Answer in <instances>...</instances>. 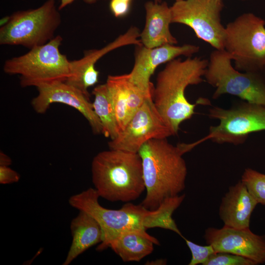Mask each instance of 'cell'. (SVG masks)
<instances>
[{"label":"cell","instance_id":"6da1fadb","mask_svg":"<svg viewBox=\"0 0 265 265\" xmlns=\"http://www.w3.org/2000/svg\"><path fill=\"white\" fill-rule=\"evenodd\" d=\"M185 196L183 194L167 198L155 210L129 202L119 210H111L102 207L99 203L100 196L96 190L89 188L71 196L69 203L72 207L86 212L98 223L102 231V241L97 250L102 251L109 247L118 236L127 231H146L149 228H160L183 237L172 214Z\"/></svg>","mask_w":265,"mask_h":265},{"label":"cell","instance_id":"7a4b0ae2","mask_svg":"<svg viewBox=\"0 0 265 265\" xmlns=\"http://www.w3.org/2000/svg\"><path fill=\"white\" fill-rule=\"evenodd\" d=\"M208 62L209 60L199 57L176 58L167 63L157 76L153 102L173 135L178 133L183 122L192 117L197 105L210 104L202 98L192 104L185 96L187 86L205 81L203 77Z\"/></svg>","mask_w":265,"mask_h":265},{"label":"cell","instance_id":"3957f363","mask_svg":"<svg viewBox=\"0 0 265 265\" xmlns=\"http://www.w3.org/2000/svg\"><path fill=\"white\" fill-rule=\"evenodd\" d=\"M138 153L146 190L141 204L148 210H155L165 199L185 189L186 165L178 145H172L166 138L148 140Z\"/></svg>","mask_w":265,"mask_h":265},{"label":"cell","instance_id":"277c9868","mask_svg":"<svg viewBox=\"0 0 265 265\" xmlns=\"http://www.w3.org/2000/svg\"><path fill=\"white\" fill-rule=\"evenodd\" d=\"M91 173L100 197L111 202L135 200L145 189L138 153L110 149L100 152L93 159Z\"/></svg>","mask_w":265,"mask_h":265},{"label":"cell","instance_id":"5b68a950","mask_svg":"<svg viewBox=\"0 0 265 265\" xmlns=\"http://www.w3.org/2000/svg\"><path fill=\"white\" fill-rule=\"evenodd\" d=\"M62 37L55 36L46 44L34 47L24 54L6 60L3 71L20 76L22 87L65 81L71 74V62L61 53Z\"/></svg>","mask_w":265,"mask_h":265},{"label":"cell","instance_id":"8992f818","mask_svg":"<svg viewBox=\"0 0 265 265\" xmlns=\"http://www.w3.org/2000/svg\"><path fill=\"white\" fill-rule=\"evenodd\" d=\"M61 23L55 0H48L37 8L17 11L8 16L0 28V44L29 50L43 45L55 37Z\"/></svg>","mask_w":265,"mask_h":265},{"label":"cell","instance_id":"52a82bcc","mask_svg":"<svg viewBox=\"0 0 265 265\" xmlns=\"http://www.w3.org/2000/svg\"><path fill=\"white\" fill-rule=\"evenodd\" d=\"M225 50H214L210 54L205 80L215 88L212 98L224 94L265 106V76L262 72H241L234 67Z\"/></svg>","mask_w":265,"mask_h":265},{"label":"cell","instance_id":"ba28073f","mask_svg":"<svg viewBox=\"0 0 265 265\" xmlns=\"http://www.w3.org/2000/svg\"><path fill=\"white\" fill-rule=\"evenodd\" d=\"M225 50L241 72H262L265 66V20L245 13L225 26Z\"/></svg>","mask_w":265,"mask_h":265},{"label":"cell","instance_id":"9c48e42d","mask_svg":"<svg viewBox=\"0 0 265 265\" xmlns=\"http://www.w3.org/2000/svg\"><path fill=\"white\" fill-rule=\"evenodd\" d=\"M208 116L218 120L219 124L210 127L208 135L201 139L187 144L190 151L207 140L222 144H243L249 134L265 130V106L243 101L227 109L213 106Z\"/></svg>","mask_w":265,"mask_h":265},{"label":"cell","instance_id":"30bf717a","mask_svg":"<svg viewBox=\"0 0 265 265\" xmlns=\"http://www.w3.org/2000/svg\"><path fill=\"white\" fill-rule=\"evenodd\" d=\"M222 0H182L170 6L172 23L186 25L197 37L215 50L224 48L225 26L221 23Z\"/></svg>","mask_w":265,"mask_h":265},{"label":"cell","instance_id":"8fae6325","mask_svg":"<svg viewBox=\"0 0 265 265\" xmlns=\"http://www.w3.org/2000/svg\"><path fill=\"white\" fill-rule=\"evenodd\" d=\"M173 135L156 107L153 96L146 98L124 129L108 143L110 149L138 153L141 146L152 139Z\"/></svg>","mask_w":265,"mask_h":265},{"label":"cell","instance_id":"7c38bea8","mask_svg":"<svg viewBox=\"0 0 265 265\" xmlns=\"http://www.w3.org/2000/svg\"><path fill=\"white\" fill-rule=\"evenodd\" d=\"M204 238L216 253L226 252L244 257L257 265L265 263V236L254 234L250 228L235 229L223 226L209 227Z\"/></svg>","mask_w":265,"mask_h":265},{"label":"cell","instance_id":"4fadbf2b","mask_svg":"<svg viewBox=\"0 0 265 265\" xmlns=\"http://www.w3.org/2000/svg\"><path fill=\"white\" fill-rule=\"evenodd\" d=\"M133 67L129 73L131 80L142 90L153 93L154 86L150 82V78L156 68L160 64L184 55L188 57L198 53V46L184 44L177 46L166 44L153 48H148L143 45L136 46Z\"/></svg>","mask_w":265,"mask_h":265},{"label":"cell","instance_id":"5bb4252c","mask_svg":"<svg viewBox=\"0 0 265 265\" xmlns=\"http://www.w3.org/2000/svg\"><path fill=\"white\" fill-rule=\"evenodd\" d=\"M38 95L31 101L37 113L46 112L53 103H61L80 112L89 123L95 134L102 133L101 123L95 114L89 98L65 81H58L37 87Z\"/></svg>","mask_w":265,"mask_h":265},{"label":"cell","instance_id":"9a60e30c","mask_svg":"<svg viewBox=\"0 0 265 265\" xmlns=\"http://www.w3.org/2000/svg\"><path fill=\"white\" fill-rule=\"evenodd\" d=\"M140 33L138 28L131 26L104 48L86 51L80 59L70 61L71 74L65 82L89 98L88 88L98 82L99 72L95 67L97 61L107 53L118 48L130 45H141Z\"/></svg>","mask_w":265,"mask_h":265},{"label":"cell","instance_id":"2e32d148","mask_svg":"<svg viewBox=\"0 0 265 265\" xmlns=\"http://www.w3.org/2000/svg\"><path fill=\"white\" fill-rule=\"evenodd\" d=\"M106 84L120 130L122 131L134 114L153 93L142 90L131 80L130 74L109 75Z\"/></svg>","mask_w":265,"mask_h":265},{"label":"cell","instance_id":"e0dca14e","mask_svg":"<svg viewBox=\"0 0 265 265\" xmlns=\"http://www.w3.org/2000/svg\"><path fill=\"white\" fill-rule=\"evenodd\" d=\"M258 203L240 181L231 186L222 197L219 215L224 226L249 228L252 213Z\"/></svg>","mask_w":265,"mask_h":265},{"label":"cell","instance_id":"ac0fdd59","mask_svg":"<svg viewBox=\"0 0 265 265\" xmlns=\"http://www.w3.org/2000/svg\"><path fill=\"white\" fill-rule=\"evenodd\" d=\"M144 7L145 25L140 34L142 44L148 48L166 44L176 45L178 41L170 30L171 13L167 2L149 1L145 3Z\"/></svg>","mask_w":265,"mask_h":265},{"label":"cell","instance_id":"d6986e66","mask_svg":"<svg viewBox=\"0 0 265 265\" xmlns=\"http://www.w3.org/2000/svg\"><path fill=\"white\" fill-rule=\"evenodd\" d=\"M70 229L72 241L63 265H69L88 248L102 241L100 226L83 211H80L78 215L72 219Z\"/></svg>","mask_w":265,"mask_h":265},{"label":"cell","instance_id":"ffe728a7","mask_svg":"<svg viewBox=\"0 0 265 265\" xmlns=\"http://www.w3.org/2000/svg\"><path fill=\"white\" fill-rule=\"evenodd\" d=\"M158 240L146 231L133 230L118 236L109 247L125 262H139L152 253Z\"/></svg>","mask_w":265,"mask_h":265},{"label":"cell","instance_id":"44dd1931","mask_svg":"<svg viewBox=\"0 0 265 265\" xmlns=\"http://www.w3.org/2000/svg\"><path fill=\"white\" fill-rule=\"evenodd\" d=\"M94 111L102 126V134L110 140L115 138L120 130L112 102L106 83L96 86L92 91Z\"/></svg>","mask_w":265,"mask_h":265},{"label":"cell","instance_id":"7402d4cb","mask_svg":"<svg viewBox=\"0 0 265 265\" xmlns=\"http://www.w3.org/2000/svg\"><path fill=\"white\" fill-rule=\"evenodd\" d=\"M241 181L258 204L265 205V174L252 168H246Z\"/></svg>","mask_w":265,"mask_h":265},{"label":"cell","instance_id":"603a6c76","mask_svg":"<svg viewBox=\"0 0 265 265\" xmlns=\"http://www.w3.org/2000/svg\"><path fill=\"white\" fill-rule=\"evenodd\" d=\"M183 238L191 253V259L188 265L199 264L204 265L209 258L216 253L211 244L201 245L186 239L184 237Z\"/></svg>","mask_w":265,"mask_h":265},{"label":"cell","instance_id":"cb8c5ba5","mask_svg":"<svg viewBox=\"0 0 265 265\" xmlns=\"http://www.w3.org/2000/svg\"><path fill=\"white\" fill-rule=\"evenodd\" d=\"M252 260L241 256L226 252L212 255L204 265H256Z\"/></svg>","mask_w":265,"mask_h":265},{"label":"cell","instance_id":"d4e9b609","mask_svg":"<svg viewBox=\"0 0 265 265\" xmlns=\"http://www.w3.org/2000/svg\"><path fill=\"white\" fill-rule=\"evenodd\" d=\"M20 175L9 166H0V184L5 185L18 182Z\"/></svg>","mask_w":265,"mask_h":265},{"label":"cell","instance_id":"484cf974","mask_svg":"<svg viewBox=\"0 0 265 265\" xmlns=\"http://www.w3.org/2000/svg\"><path fill=\"white\" fill-rule=\"evenodd\" d=\"M130 4V2L124 1L111 0L109 3V8L115 17H122L129 13Z\"/></svg>","mask_w":265,"mask_h":265},{"label":"cell","instance_id":"4316f807","mask_svg":"<svg viewBox=\"0 0 265 265\" xmlns=\"http://www.w3.org/2000/svg\"><path fill=\"white\" fill-rule=\"evenodd\" d=\"M75 0H60V3L58 9L59 10L62 9L68 5L72 3ZM85 3L88 4H93L99 0H83Z\"/></svg>","mask_w":265,"mask_h":265},{"label":"cell","instance_id":"83f0119b","mask_svg":"<svg viewBox=\"0 0 265 265\" xmlns=\"http://www.w3.org/2000/svg\"><path fill=\"white\" fill-rule=\"evenodd\" d=\"M12 163L10 158L3 152L0 153V166H9Z\"/></svg>","mask_w":265,"mask_h":265},{"label":"cell","instance_id":"f1b7e54d","mask_svg":"<svg viewBox=\"0 0 265 265\" xmlns=\"http://www.w3.org/2000/svg\"><path fill=\"white\" fill-rule=\"evenodd\" d=\"M167 261L165 259H157L155 261L147 262V265H165Z\"/></svg>","mask_w":265,"mask_h":265},{"label":"cell","instance_id":"f546056e","mask_svg":"<svg viewBox=\"0 0 265 265\" xmlns=\"http://www.w3.org/2000/svg\"><path fill=\"white\" fill-rule=\"evenodd\" d=\"M119 0L124 1H126V2H128L131 3L132 0Z\"/></svg>","mask_w":265,"mask_h":265},{"label":"cell","instance_id":"4dcf8cb0","mask_svg":"<svg viewBox=\"0 0 265 265\" xmlns=\"http://www.w3.org/2000/svg\"><path fill=\"white\" fill-rule=\"evenodd\" d=\"M155 1L158 3H160L162 1V0H155Z\"/></svg>","mask_w":265,"mask_h":265},{"label":"cell","instance_id":"1f68e13d","mask_svg":"<svg viewBox=\"0 0 265 265\" xmlns=\"http://www.w3.org/2000/svg\"><path fill=\"white\" fill-rule=\"evenodd\" d=\"M262 72H263V73L264 74V75L265 76V67H264V69H263Z\"/></svg>","mask_w":265,"mask_h":265},{"label":"cell","instance_id":"d6a6232c","mask_svg":"<svg viewBox=\"0 0 265 265\" xmlns=\"http://www.w3.org/2000/svg\"><path fill=\"white\" fill-rule=\"evenodd\" d=\"M178 0H176V1H178Z\"/></svg>","mask_w":265,"mask_h":265},{"label":"cell","instance_id":"836d02e7","mask_svg":"<svg viewBox=\"0 0 265 265\" xmlns=\"http://www.w3.org/2000/svg\"></svg>","mask_w":265,"mask_h":265}]
</instances>
